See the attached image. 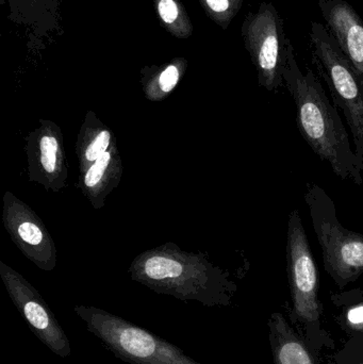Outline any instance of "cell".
Returning <instances> with one entry per match:
<instances>
[{
    "instance_id": "6da1fadb",
    "label": "cell",
    "mask_w": 363,
    "mask_h": 364,
    "mask_svg": "<svg viewBox=\"0 0 363 364\" xmlns=\"http://www.w3.org/2000/svg\"><path fill=\"white\" fill-rule=\"evenodd\" d=\"M283 85L296 106L300 136L318 157L330 164L345 181L363 184V166L350 142L347 128L310 68L303 73L296 61L291 41L283 70Z\"/></svg>"
},
{
    "instance_id": "7a4b0ae2",
    "label": "cell",
    "mask_w": 363,
    "mask_h": 364,
    "mask_svg": "<svg viewBox=\"0 0 363 364\" xmlns=\"http://www.w3.org/2000/svg\"><path fill=\"white\" fill-rule=\"evenodd\" d=\"M304 198L321 246L324 269L339 289H345L363 274V235L341 224L334 200L321 186L307 184Z\"/></svg>"
},
{
    "instance_id": "3957f363",
    "label": "cell",
    "mask_w": 363,
    "mask_h": 364,
    "mask_svg": "<svg viewBox=\"0 0 363 364\" xmlns=\"http://www.w3.org/2000/svg\"><path fill=\"white\" fill-rule=\"evenodd\" d=\"M311 61L342 110L351 129L355 153L363 166V76L345 57L323 23L313 21L309 32Z\"/></svg>"
},
{
    "instance_id": "277c9868",
    "label": "cell",
    "mask_w": 363,
    "mask_h": 364,
    "mask_svg": "<svg viewBox=\"0 0 363 364\" xmlns=\"http://www.w3.org/2000/svg\"><path fill=\"white\" fill-rule=\"evenodd\" d=\"M75 312L102 346L129 364H200L181 348L119 316L94 307L79 306Z\"/></svg>"
},
{
    "instance_id": "5b68a950",
    "label": "cell",
    "mask_w": 363,
    "mask_h": 364,
    "mask_svg": "<svg viewBox=\"0 0 363 364\" xmlns=\"http://www.w3.org/2000/svg\"><path fill=\"white\" fill-rule=\"evenodd\" d=\"M287 273L293 314L305 325L307 335H320L322 305L319 299V272L298 210L290 212L286 243Z\"/></svg>"
},
{
    "instance_id": "8992f818",
    "label": "cell",
    "mask_w": 363,
    "mask_h": 364,
    "mask_svg": "<svg viewBox=\"0 0 363 364\" xmlns=\"http://www.w3.org/2000/svg\"><path fill=\"white\" fill-rule=\"evenodd\" d=\"M245 47L264 90L276 92L283 85L289 38L283 21L272 2H261L256 13H249L242 26Z\"/></svg>"
},
{
    "instance_id": "52a82bcc",
    "label": "cell",
    "mask_w": 363,
    "mask_h": 364,
    "mask_svg": "<svg viewBox=\"0 0 363 364\" xmlns=\"http://www.w3.org/2000/svg\"><path fill=\"white\" fill-rule=\"evenodd\" d=\"M6 286L15 306L38 339L57 356L70 357L72 348L67 336L36 291L17 279L6 282Z\"/></svg>"
},
{
    "instance_id": "ba28073f",
    "label": "cell",
    "mask_w": 363,
    "mask_h": 364,
    "mask_svg": "<svg viewBox=\"0 0 363 364\" xmlns=\"http://www.w3.org/2000/svg\"><path fill=\"white\" fill-rule=\"evenodd\" d=\"M325 28L363 76V21L345 0H318Z\"/></svg>"
},
{
    "instance_id": "9c48e42d",
    "label": "cell",
    "mask_w": 363,
    "mask_h": 364,
    "mask_svg": "<svg viewBox=\"0 0 363 364\" xmlns=\"http://www.w3.org/2000/svg\"><path fill=\"white\" fill-rule=\"evenodd\" d=\"M269 327L274 364H319L306 341L281 314H272Z\"/></svg>"
},
{
    "instance_id": "30bf717a",
    "label": "cell",
    "mask_w": 363,
    "mask_h": 364,
    "mask_svg": "<svg viewBox=\"0 0 363 364\" xmlns=\"http://www.w3.org/2000/svg\"><path fill=\"white\" fill-rule=\"evenodd\" d=\"M183 271L185 269L178 261L164 257H153L145 262L143 277L151 282V287H158L164 282L176 279Z\"/></svg>"
},
{
    "instance_id": "8fae6325",
    "label": "cell",
    "mask_w": 363,
    "mask_h": 364,
    "mask_svg": "<svg viewBox=\"0 0 363 364\" xmlns=\"http://www.w3.org/2000/svg\"><path fill=\"white\" fill-rule=\"evenodd\" d=\"M332 296L349 306L345 312L347 326L354 331H363V292L360 290H354L339 293Z\"/></svg>"
},
{
    "instance_id": "7c38bea8",
    "label": "cell",
    "mask_w": 363,
    "mask_h": 364,
    "mask_svg": "<svg viewBox=\"0 0 363 364\" xmlns=\"http://www.w3.org/2000/svg\"><path fill=\"white\" fill-rule=\"evenodd\" d=\"M209 10L215 15L220 25L227 28L228 23L236 16L242 6L243 0H205Z\"/></svg>"
},
{
    "instance_id": "4fadbf2b",
    "label": "cell",
    "mask_w": 363,
    "mask_h": 364,
    "mask_svg": "<svg viewBox=\"0 0 363 364\" xmlns=\"http://www.w3.org/2000/svg\"><path fill=\"white\" fill-rule=\"evenodd\" d=\"M58 142L53 136H44L40 141V153L42 164L45 171L53 173L57 162Z\"/></svg>"
},
{
    "instance_id": "5bb4252c",
    "label": "cell",
    "mask_w": 363,
    "mask_h": 364,
    "mask_svg": "<svg viewBox=\"0 0 363 364\" xmlns=\"http://www.w3.org/2000/svg\"><path fill=\"white\" fill-rule=\"evenodd\" d=\"M110 160L111 155L107 153V151L96 160L95 164H94V166H92V168L87 172V176H85V186L91 188V186H94L99 182L100 179L104 176V171L108 168Z\"/></svg>"
},
{
    "instance_id": "9a60e30c",
    "label": "cell",
    "mask_w": 363,
    "mask_h": 364,
    "mask_svg": "<svg viewBox=\"0 0 363 364\" xmlns=\"http://www.w3.org/2000/svg\"><path fill=\"white\" fill-rule=\"evenodd\" d=\"M158 12L166 25H174L180 17V10H179L178 4L175 0H159L158 1Z\"/></svg>"
},
{
    "instance_id": "2e32d148",
    "label": "cell",
    "mask_w": 363,
    "mask_h": 364,
    "mask_svg": "<svg viewBox=\"0 0 363 364\" xmlns=\"http://www.w3.org/2000/svg\"><path fill=\"white\" fill-rule=\"evenodd\" d=\"M110 144V134L108 132H102L97 136L95 141L90 145L85 153V158L90 161H96L100 156L106 153Z\"/></svg>"
},
{
    "instance_id": "e0dca14e",
    "label": "cell",
    "mask_w": 363,
    "mask_h": 364,
    "mask_svg": "<svg viewBox=\"0 0 363 364\" xmlns=\"http://www.w3.org/2000/svg\"><path fill=\"white\" fill-rule=\"evenodd\" d=\"M18 235L23 241L31 245H38L43 239V233L36 225L32 223H23L19 226Z\"/></svg>"
},
{
    "instance_id": "ac0fdd59",
    "label": "cell",
    "mask_w": 363,
    "mask_h": 364,
    "mask_svg": "<svg viewBox=\"0 0 363 364\" xmlns=\"http://www.w3.org/2000/svg\"><path fill=\"white\" fill-rule=\"evenodd\" d=\"M179 80V70L176 66L170 65L160 76V87L164 92H170L174 89Z\"/></svg>"
}]
</instances>
